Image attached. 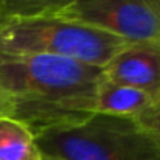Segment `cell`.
I'll list each match as a JSON object with an SVG mask.
<instances>
[{
  "label": "cell",
  "instance_id": "1",
  "mask_svg": "<svg viewBox=\"0 0 160 160\" xmlns=\"http://www.w3.org/2000/svg\"><path fill=\"white\" fill-rule=\"evenodd\" d=\"M103 68L44 54L0 53V117L33 135L78 124L93 115Z\"/></svg>",
  "mask_w": 160,
  "mask_h": 160
},
{
  "label": "cell",
  "instance_id": "2",
  "mask_svg": "<svg viewBox=\"0 0 160 160\" xmlns=\"http://www.w3.org/2000/svg\"><path fill=\"white\" fill-rule=\"evenodd\" d=\"M126 41L100 28L48 16L0 25V53L44 54L104 67Z\"/></svg>",
  "mask_w": 160,
  "mask_h": 160
},
{
  "label": "cell",
  "instance_id": "6",
  "mask_svg": "<svg viewBox=\"0 0 160 160\" xmlns=\"http://www.w3.org/2000/svg\"><path fill=\"white\" fill-rule=\"evenodd\" d=\"M149 101L151 97L145 92L112 82L103 76L97 87L93 113L134 120Z\"/></svg>",
  "mask_w": 160,
  "mask_h": 160
},
{
  "label": "cell",
  "instance_id": "10",
  "mask_svg": "<svg viewBox=\"0 0 160 160\" xmlns=\"http://www.w3.org/2000/svg\"><path fill=\"white\" fill-rule=\"evenodd\" d=\"M42 156H44V154H42ZM42 160H54V159H52V157H47V156H44V157H42Z\"/></svg>",
  "mask_w": 160,
  "mask_h": 160
},
{
  "label": "cell",
  "instance_id": "3",
  "mask_svg": "<svg viewBox=\"0 0 160 160\" xmlns=\"http://www.w3.org/2000/svg\"><path fill=\"white\" fill-rule=\"evenodd\" d=\"M34 138L41 152L54 160H160V148L132 118L93 113Z\"/></svg>",
  "mask_w": 160,
  "mask_h": 160
},
{
  "label": "cell",
  "instance_id": "11",
  "mask_svg": "<svg viewBox=\"0 0 160 160\" xmlns=\"http://www.w3.org/2000/svg\"><path fill=\"white\" fill-rule=\"evenodd\" d=\"M3 22H6V19H5V17H2V16H0V25H2V23H3Z\"/></svg>",
  "mask_w": 160,
  "mask_h": 160
},
{
  "label": "cell",
  "instance_id": "4",
  "mask_svg": "<svg viewBox=\"0 0 160 160\" xmlns=\"http://www.w3.org/2000/svg\"><path fill=\"white\" fill-rule=\"evenodd\" d=\"M59 16L126 42L160 44V0H78Z\"/></svg>",
  "mask_w": 160,
  "mask_h": 160
},
{
  "label": "cell",
  "instance_id": "9",
  "mask_svg": "<svg viewBox=\"0 0 160 160\" xmlns=\"http://www.w3.org/2000/svg\"><path fill=\"white\" fill-rule=\"evenodd\" d=\"M134 121L160 148V93L151 98L149 104L134 118Z\"/></svg>",
  "mask_w": 160,
  "mask_h": 160
},
{
  "label": "cell",
  "instance_id": "8",
  "mask_svg": "<svg viewBox=\"0 0 160 160\" xmlns=\"http://www.w3.org/2000/svg\"><path fill=\"white\" fill-rule=\"evenodd\" d=\"M78 0H0V16L6 20H23L59 16Z\"/></svg>",
  "mask_w": 160,
  "mask_h": 160
},
{
  "label": "cell",
  "instance_id": "7",
  "mask_svg": "<svg viewBox=\"0 0 160 160\" xmlns=\"http://www.w3.org/2000/svg\"><path fill=\"white\" fill-rule=\"evenodd\" d=\"M33 132L22 123L0 117V160H42Z\"/></svg>",
  "mask_w": 160,
  "mask_h": 160
},
{
  "label": "cell",
  "instance_id": "5",
  "mask_svg": "<svg viewBox=\"0 0 160 160\" xmlns=\"http://www.w3.org/2000/svg\"><path fill=\"white\" fill-rule=\"evenodd\" d=\"M103 76L117 84L145 92L151 98L160 93V44L128 42L103 67Z\"/></svg>",
  "mask_w": 160,
  "mask_h": 160
}]
</instances>
